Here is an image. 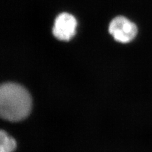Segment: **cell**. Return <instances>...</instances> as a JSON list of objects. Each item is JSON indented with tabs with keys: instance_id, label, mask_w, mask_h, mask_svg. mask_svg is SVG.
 I'll use <instances>...</instances> for the list:
<instances>
[{
	"instance_id": "6da1fadb",
	"label": "cell",
	"mask_w": 152,
	"mask_h": 152,
	"mask_svg": "<svg viewBox=\"0 0 152 152\" xmlns=\"http://www.w3.org/2000/svg\"><path fill=\"white\" fill-rule=\"evenodd\" d=\"M32 99L27 90L20 84L8 83L0 88V115L10 122L21 121L29 115Z\"/></svg>"
},
{
	"instance_id": "7a4b0ae2",
	"label": "cell",
	"mask_w": 152,
	"mask_h": 152,
	"mask_svg": "<svg viewBox=\"0 0 152 152\" xmlns=\"http://www.w3.org/2000/svg\"><path fill=\"white\" fill-rule=\"evenodd\" d=\"M108 30L114 39L122 43H127L134 39L137 33L136 24L122 16L113 19Z\"/></svg>"
},
{
	"instance_id": "3957f363",
	"label": "cell",
	"mask_w": 152,
	"mask_h": 152,
	"mask_svg": "<svg viewBox=\"0 0 152 152\" xmlns=\"http://www.w3.org/2000/svg\"><path fill=\"white\" fill-rule=\"evenodd\" d=\"M77 20L67 13H62L55 19L53 27V34L61 41H69L75 34Z\"/></svg>"
},
{
	"instance_id": "277c9868",
	"label": "cell",
	"mask_w": 152,
	"mask_h": 152,
	"mask_svg": "<svg viewBox=\"0 0 152 152\" xmlns=\"http://www.w3.org/2000/svg\"><path fill=\"white\" fill-rule=\"evenodd\" d=\"M0 152H13L17 147L16 141L3 130L0 132Z\"/></svg>"
}]
</instances>
